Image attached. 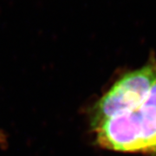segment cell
Listing matches in <instances>:
<instances>
[{
	"label": "cell",
	"instance_id": "6da1fadb",
	"mask_svg": "<svg viewBox=\"0 0 156 156\" xmlns=\"http://www.w3.org/2000/svg\"><path fill=\"white\" fill-rule=\"evenodd\" d=\"M93 128L102 148L156 156V82L138 106Z\"/></svg>",
	"mask_w": 156,
	"mask_h": 156
},
{
	"label": "cell",
	"instance_id": "7a4b0ae2",
	"mask_svg": "<svg viewBox=\"0 0 156 156\" xmlns=\"http://www.w3.org/2000/svg\"><path fill=\"white\" fill-rule=\"evenodd\" d=\"M156 82V58L150 56L142 67L123 74L95 102L91 110V126L130 111L144 100Z\"/></svg>",
	"mask_w": 156,
	"mask_h": 156
}]
</instances>
